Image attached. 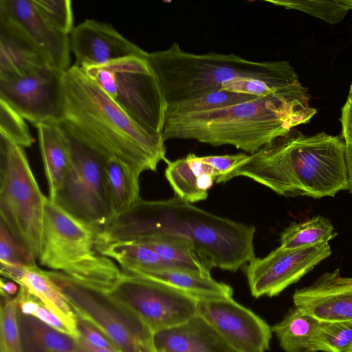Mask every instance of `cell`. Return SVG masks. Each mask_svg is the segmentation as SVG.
<instances>
[{
    "label": "cell",
    "mask_w": 352,
    "mask_h": 352,
    "mask_svg": "<svg viewBox=\"0 0 352 352\" xmlns=\"http://www.w3.org/2000/svg\"><path fill=\"white\" fill-rule=\"evenodd\" d=\"M197 316L239 352H266L272 327L232 298L199 300Z\"/></svg>",
    "instance_id": "14"
},
{
    "label": "cell",
    "mask_w": 352,
    "mask_h": 352,
    "mask_svg": "<svg viewBox=\"0 0 352 352\" xmlns=\"http://www.w3.org/2000/svg\"><path fill=\"white\" fill-rule=\"evenodd\" d=\"M157 280L174 287L198 300L232 298V287L204 276L170 267H153L124 272Z\"/></svg>",
    "instance_id": "23"
},
{
    "label": "cell",
    "mask_w": 352,
    "mask_h": 352,
    "mask_svg": "<svg viewBox=\"0 0 352 352\" xmlns=\"http://www.w3.org/2000/svg\"><path fill=\"white\" fill-rule=\"evenodd\" d=\"M157 232L189 239L210 270L236 272L255 257L254 226L213 214L177 196L157 201L141 199L100 230L98 244L135 241Z\"/></svg>",
    "instance_id": "1"
},
{
    "label": "cell",
    "mask_w": 352,
    "mask_h": 352,
    "mask_svg": "<svg viewBox=\"0 0 352 352\" xmlns=\"http://www.w3.org/2000/svg\"><path fill=\"white\" fill-rule=\"evenodd\" d=\"M243 176L286 197H334L348 190L346 144L337 136L294 129L270 141L221 181Z\"/></svg>",
    "instance_id": "3"
},
{
    "label": "cell",
    "mask_w": 352,
    "mask_h": 352,
    "mask_svg": "<svg viewBox=\"0 0 352 352\" xmlns=\"http://www.w3.org/2000/svg\"><path fill=\"white\" fill-rule=\"evenodd\" d=\"M108 293L135 313L153 333L180 325L197 316L198 300L148 278L122 272Z\"/></svg>",
    "instance_id": "11"
},
{
    "label": "cell",
    "mask_w": 352,
    "mask_h": 352,
    "mask_svg": "<svg viewBox=\"0 0 352 352\" xmlns=\"http://www.w3.org/2000/svg\"><path fill=\"white\" fill-rule=\"evenodd\" d=\"M317 110L300 82L274 93L214 111L168 114L165 141L194 140L214 146L231 145L252 154L274 139L307 123Z\"/></svg>",
    "instance_id": "2"
},
{
    "label": "cell",
    "mask_w": 352,
    "mask_h": 352,
    "mask_svg": "<svg viewBox=\"0 0 352 352\" xmlns=\"http://www.w3.org/2000/svg\"><path fill=\"white\" fill-rule=\"evenodd\" d=\"M25 120L8 102L0 98V133L24 148L30 147L33 142Z\"/></svg>",
    "instance_id": "35"
},
{
    "label": "cell",
    "mask_w": 352,
    "mask_h": 352,
    "mask_svg": "<svg viewBox=\"0 0 352 352\" xmlns=\"http://www.w3.org/2000/svg\"><path fill=\"white\" fill-rule=\"evenodd\" d=\"M342 136L346 145L352 144V102L346 100L342 109Z\"/></svg>",
    "instance_id": "41"
},
{
    "label": "cell",
    "mask_w": 352,
    "mask_h": 352,
    "mask_svg": "<svg viewBox=\"0 0 352 352\" xmlns=\"http://www.w3.org/2000/svg\"><path fill=\"white\" fill-rule=\"evenodd\" d=\"M77 329L80 335L94 346L120 352L110 340L98 329L79 316L77 317Z\"/></svg>",
    "instance_id": "40"
},
{
    "label": "cell",
    "mask_w": 352,
    "mask_h": 352,
    "mask_svg": "<svg viewBox=\"0 0 352 352\" xmlns=\"http://www.w3.org/2000/svg\"><path fill=\"white\" fill-rule=\"evenodd\" d=\"M318 351L351 352L352 319L320 321L317 333Z\"/></svg>",
    "instance_id": "32"
},
{
    "label": "cell",
    "mask_w": 352,
    "mask_h": 352,
    "mask_svg": "<svg viewBox=\"0 0 352 352\" xmlns=\"http://www.w3.org/2000/svg\"><path fill=\"white\" fill-rule=\"evenodd\" d=\"M2 276L12 280L38 297L46 307L66 324L75 338L80 333L77 329V314L69 304L47 271L38 267L36 262L25 265L1 264Z\"/></svg>",
    "instance_id": "20"
},
{
    "label": "cell",
    "mask_w": 352,
    "mask_h": 352,
    "mask_svg": "<svg viewBox=\"0 0 352 352\" xmlns=\"http://www.w3.org/2000/svg\"><path fill=\"white\" fill-rule=\"evenodd\" d=\"M320 321L296 307L272 327L285 352H317Z\"/></svg>",
    "instance_id": "26"
},
{
    "label": "cell",
    "mask_w": 352,
    "mask_h": 352,
    "mask_svg": "<svg viewBox=\"0 0 352 352\" xmlns=\"http://www.w3.org/2000/svg\"><path fill=\"white\" fill-rule=\"evenodd\" d=\"M74 65L85 69L128 57L147 58L148 53L119 33L111 24L86 19L70 34Z\"/></svg>",
    "instance_id": "15"
},
{
    "label": "cell",
    "mask_w": 352,
    "mask_h": 352,
    "mask_svg": "<svg viewBox=\"0 0 352 352\" xmlns=\"http://www.w3.org/2000/svg\"><path fill=\"white\" fill-rule=\"evenodd\" d=\"M47 199L24 148L0 133V221L34 260L41 250Z\"/></svg>",
    "instance_id": "7"
},
{
    "label": "cell",
    "mask_w": 352,
    "mask_h": 352,
    "mask_svg": "<svg viewBox=\"0 0 352 352\" xmlns=\"http://www.w3.org/2000/svg\"><path fill=\"white\" fill-rule=\"evenodd\" d=\"M0 14L23 30L52 67L65 72L71 67L69 36L47 22L32 0H0Z\"/></svg>",
    "instance_id": "17"
},
{
    "label": "cell",
    "mask_w": 352,
    "mask_h": 352,
    "mask_svg": "<svg viewBox=\"0 0 352 352\" xmlns=\"http://www.w3.org/2000/svg\"><path fill=\"white\" fill-rule=\"evenodd\" d=\"M135 241L154 251L167 267L211 276L210 270L197 255L193 243L184 236L157 232Z\"/></svg>",
    "instance_id": "25"
},
{
    "label": "cell",
    "mask_w": 352,
    "mask_h": 352,
    "mask_svg": "<svg viewBox=\"0 0 352 352\" xmlns=\"http://www.w3.org/2000/svg\"><path fill=\"white\" fill-rule=\"evenodd\" d=\"M294 306L319 321L352 319V277L340 270L322 274L311 285L296 289Z\"/></svg>",
    "instance_id": "16"
},
{
    "label": "cell",
    "mask_w": 352,
    "mask_h": 352,
    "mask_svg": "<svg viewBox=\"0 0 352 352\" xmlns=\"http://www.w3.org/2000/svg\"><path fill=\"white\" fill-rule=\"evenodd\" d=\"M99 251L114 261L122 272L167 267L157 254L135 241H121L98 245Z\"/></svg>",
    "instance_id": "28"
},
{
    "label": "cell",
    "mask_w": 352,
    "mask_h": 352,
    "mask_svg": "<svg viewBox=\"0 0 352 352\" xmlns=\"http://www.w3.org/2000/svg\"><path fill=\"white\" fill-rule=\"evenodd\" d=\"M76 352H117L112 350L99 348L94 346L83 336L80 335L76 338Z\"/></svg>",
    "instance_id": "42"
},
{
    "label": "cell",
    "mask_w": 352,
    "mask_h": 352,
    "mask_svg": "<svg viewBox=\"0 0 352 352\" xmlns=\"http://www.w3.org/2000/svg\"><path fill=\"white\" fill-rule=\"evenodd\" d=\"M332 223L318 215L305 221L292 223L280 235V247L296 249L328 243L337 236Z\"/></svg>",
    "instance_id": "29"
},
{
    "label": "cell",
    "mask_w": 352,
    "mask_h": 352,
    "mask_svg": "<svg viewBox=\"0 0 352 352\" xmlns=\"http://www.w3.org/2000/svg\"><path fill=\"white\" fill-rule=\"evenodd\" d=\"M43 16L58 31L71 34L74 16L70 0H32Z\"/></svg>",
    "instance_id": "36"
},
{
    "label": "cell",
    "mask_w": 352,
    "mask_h": 352,
    "mask_svg": "<svg viewBox=\"0 0 352 352\" xmlns=\"http://www.w3.org/2000/svg\"><path fill=\"white\" fill-rule=\"evenodd\" d=\"M331 254L329 243H323L296 249L279 246L263 258L254 257L245 267L252 296L259 298L278 295Z\"/></svg>",
    "instance_id": "13"
},
{
    "label": "cell",
    "mask_w": 352,
    "mask_h": 352,
    "mask_svg": "<svg viewBox=\"0 0 352 352\" xmlns=\"http://www.w3.org/2000/svg\"><path fill=\"white\" fill-rule=\"evenodd\" d=\"M342 2L349 10H352V0H342Z\"/></svg>",
    "instance_id": "45"
},
{
    "label": "cell",
    "mask_w": 352,
    "mask_h": 352,
    "mask_svg": "<svg viewBox=\"0 0 352 352\" xmlns=\"http://www.w3.org/2000/svg\"><path fill=\"white\" fill-rule=\"evenodd\" d=\"M63 73L47 67L19 78L0 80V98L34 127L59 124L65 107Z\"/></svg>",
    "instance_id": "12"
},
{
    "label": "cell",
    "mask_w": 352,
    "mask_h": 352,
    "mask_svg": "<svg viewBox=\"0 0 352 352\" xmlns=\"http://www.w3.org/2000/svg\"><path fill=\"white\" fill-rule=\"evenodd\" d=\"M17 301L10 296H1V352H21V339L17 320Z\"/></svg>",
    "instance_id": "34"
},
{
    "label": "cell",
    "mask_w": 352,
    "mask_h": 352,
    "mask_svg": "<svg viewBox=\"0 0 352 352\" xmlns=\"http://www.w3.org/2000/svg\"><path fill=\"white\" fill-rule=\"evenodd\" d=\"M47 67L52 66L23 30L0 14V80L19 78Z\"/></svg>",
    "instance_id": "18"
},
{
    "label": "cell",
    "mask_w": 352,
    "mask_h": 352,
    "mask_svg": "<svg viewBox=\"0 0 352 352\" xmlns=\"http://www.w3.org/2000/svg\"><path fill=\"white\" fill-rule=\"evenodd\" d=\"M100 230L72 215L47 197L38 258L40 265L91 287L110 292L120 280L122 272L114 261L99 251Z\"/></svg>",
    "instance_id": "6"
},
{
    "label": "cell",
    "mask_w": 352,
    "mask_h": 352,
    "mask_svg": "<svg viewBox=\"0 0 352 352\" xmlns=\"http://www.w3.org/2000/svg\"><path fill=\"white\" fill-rule=\"evenodd\" d=\"M257 96L232 92L226 90H217L184 102L169 106L168 114L200 113L214 111L248 101Z\"/></svg>",
    "instance_id": "30"
},
{
    "label": "cell",
    "mask_w": 352,
    "mask_h": 352,
    "mask_svg": "<svg viewBox=\"0 0 352 352\" xmlns=\"http://www.w3.org/2000/svg\"><path fill=\"white\" fill-rule=\"evenodd\" d=\"M277 6L297 10L330 24L340 23L349 12L342 0H265Z\"/></svg>",
    "instance_id": "31"
},
{
    "label": "cell",
    "mask_w": 352,
    "mask_h": 352,
    "mask_svg": "<svg viewBox=\"0 0 352 352\" xmlns=\"http://www.w3.org/2000/svg\"><path fill=\"white\" fill-rule=\"evenodd\" d=\"M352 352V351H351Z\"/></svg>",
    "instance_id": "47"
},
{
    "label": "cell",
    "mask_w": 352,
    "mask_h": 352,
    "mask_svg": "<svg viewBox=\"0 0 352 352\" xmlns=\"http://www.w3.org/2000/svg\"><path fill=\"white\" fill-rule=\"evenodd\" d=\"M166 163L165 177L176 196L190 204L206 199L208 190L218 177L212 166L193 153Z\"/></svg>",
    "instance_id": "21"
},
{
    "label": "cell",
    "mask_w": 352,
    "mask_h": 352,
    "mask_svg": "<svg viewBox=\"0 0 352 352\" xmlns=\"http://www.w3.org/2000/svg\"><path fill=\"white\" fill-rule=\"evenodd\" d=\"M0 289L1 296L16 295L18 293V287L15 282L6 280V278H1L0 280Z\"/></svg>",
    "instance_id": "43"
},
{
    "label": "cell",
    "mask_w": 352,
    "mask_h": 352,
    "mask_svg": "<svg viewBox=\"0 0 352 352\" xmlns=\"http://www.w3.org/2000/svg\"><path fill=\"white\" fill-rule=\"evenodd\" d=\"M76 314L98 329L120 352H155L153 333L108 292L56 271H47Z\"/></svg>",
    "instance_id": "9"
},
{
    "label": "cell",
    "mask_w": 352,
    "mask_h": 352,
    "mask_svg": "<svg viewBox=\"0 0 352 352\" xmlns=\"http://www.w3.org/2000/svg\"><path fill=\"white\" fill-rule=\"evenodd\" d=\"M153 343L155 352H239L199 316L154 333Z\"/></svg>",
    "instance_id": "19"
},
{
    "label": "cell",
    "mask_w": 352,
    "mask_h": 352,
    "mask_svg": "<svg viewBox=\"0 0 352 352\" xmlns=\"http://www.w3.org/2000/svg\"><path fill=\"white\" fill-rule=\"evenodd\" d=\"M21 352H76V338L50 327L17 307Z\"/></svg>",
    "instance_id": "27"
},
{
    "label": "cell",
    "mask_w": 352,
    "mask_h": 352,
    "mask_svg": "<svg viewBox=\"0 0 352 352\" xmlns=\"http://www.w3.org/2000/svg\"><path fill=\"white\" fill-rule=\"evenodd\" d=\"M346 162L349 188L352 195V144L346 145Z\"/></svg>",
    "instance_id": "44"
},
{
    "label": "cell",
    "mask_w": 352,
    "mask_h": 352,
    "mask_svg": "<svg viewBox=\"0 0 352 352\" xmlns=\"http://www.w3.org/2000/svg\"><path fill=\"white\" fill-rule=\"evenodd\" d=\"M347 100H349V102H352V81H351V87H350V90H349V96H348V98H347Z\"/></svg>",
    "instance_id": "46"
},
{
    "label": "cell",
    "mask_w": 352,
    "mask_h": 352,
    "mask_svg": "<svg viewBox=\"0 0 352 352\" xmlns=\"http://www.w3.org/2000/svg\"><path fill=\"white\" fill-rule=\"evenodd\" d=\"M82 69L137 122L162 133L168 107L148 58L128 57Z\"/></svg>",
    "instance_id": "8"
},
{
    "label": "cell",
    "mask_w": 352,
    "mask_h": 352,
    "mask_svg": "<svg viewBox=\"0 0 352 352\" xmlns=\"http://www.w3.org/2000/svg\"><path fill=\"white\" fill-rule=\"evenodd\" d=\"M36 128L48 186V198L55 201L70 169L71 154L58 124H42Z\"/></svg>",
    "instance_id": "22"
},
{
    "label": "cell",
    "mask_w": 352,
    "mask_h": 352,
    "mask_svg": "<svg viewBox=\"0 0 352 352\" xmlns=\"http://www.w3.org/2000/svg\"><path fill=\"white\" fill-rule=\"evenodd\" d=\"M148 61L162 88L167 107L184 102L239 79L265 81L278 88L300 82L287 60L253 61L234 54H194L174 42L148 53Z\"/></svg>",
    "instance_id": "5"
},
{
    "label": "cell",
    "mask_w": 352,
    "mask_h": 352,
    "mask_svg": "<svg viewBox=\"0 0 352 352\" xmlns=\"http://www.w3.org/2000/svg\"><path fill=\"white\" fill-rule=\"evenodd\" d=\"M63 123L81 142L106 158L116 157L141 173L168 160L162 134L137 122L80 68L63 73Z\"/></svg>",
    "instance_id": "4"
},
{
    "label": "cell",
    "mask_w": 352,
    "mask_h": 352,
    "mask_svg": "<svg viewBox=\"0 0 352 352\" xmlns=\"http://www.w3.org/2000/svg\"><path fill=\"white\" fill-rule=\"evenodd\" d=\"M15 298L21 313L34 316L54 329L75 338L70 328L51 311L38 297L25 287L19 285Z\"/></svg>",
    "instance_id": "33"
},
{
    "label": "cell",
    "mask_w": 352,
    "mask_h": 352,
    "mask_svg": "<svg viewBox=\"0 0 352 352\" xmlns=\"http://www.w3.org/2000/svg\"><path fill=\"white\" fill-rule=\"evenodd\" d=\"M58 125L69 149L72 165L54 202L101 230L112 221L103 173L107 158L81 142L63 123Z\"/></svg>",
    "instance_id": "10"
},
{
    "label": "cell",
    "mask_w": 352,
    "mask_h": 352,
    "mask_svg": "<svg viewBox=\"0 0 352 352\" xmlns=\"http://www.w3.org/2000/svg\"><path fill=\"white\" fill-rule=\"evenodd\" d=\"M248 155L237 153L234 155L197 156L201 162L212 166L217 173L215 182L221 183L222 179L243 163Z\"/></svg>",
    "instance_id": "38"
},
{
    "label": "cell",
    "mask_w": 352,
    "mask_h": 352,
    "mask_svg": "<svg viewBox=\"0 0 352 352\" xmlns=\"http://www.w3.org/2000/svg\"><path fill=\"white\" fill-rule=\"evenodd\" d=\"M281 89L283 88H278L261 80L239 79L223 85L221 89L261 97L274 93Z\"/></svg>",
    "instance_id": "39"
},
{
    "label": "cell",
    "mask_w": 352,
    "mask_h": 352,
    "mask_svg": "<svg viewBox=\"0 0 352 352\" xmlns=\"http://www.w3.org/2000/svg\"><path fill=\"white\" fill-rule=\"evenodd\" d=\"M36 262L0 221V263L7 265H25Z\"/></svg>",
    "instance_id": "37"
},
{
    "label": "cell",
    "mask_w": 352,
    "mask_h": 352,
    "mask_svg": "<svg viewBox=\"0 0 352 352\" xmlns=\"http://www.w3.org/2000/svg\"><path fill=\"white\" fill-rule=\"evenodd\" d=\"M106 193L112 221L128 211L140 199L141 173L126 162L107 158L103 168Z\"/></svg>",
    "instance_id": "24"
}]
</instances>
